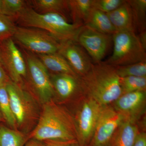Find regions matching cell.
Wrapping results in <instances>:
<instances>
[{"mask_svg": "<svg viewBox=\"0 0 146 146\" xmlns=\"http://www.w3.org/2000/svg\"><path fill=\"white\" fill-rule=\"evenodd\" d=\"M30 137L42 142L77 141L72 113L53 101L44 104L38 123Z\"/></svg>", "mask_w": 146, "mask_h": 146, "instance_id": "6da1fadb", "label": "cell"}, {"mask_svg": "<svg viewBox=\"0 0 146 146\" xmlns=\"http://www.w3.org/2000/svg\"><path fill=\"white\" fill-rule=\"evenodd\" d=\"M80 79L84 94L103 106L112 104L123 94L115 67L105 62L93 63Z\"/></svg>", "mask_w": 146, "mask_h": 146, "instance_id": "7a4b0ae2", "label": "cell"}, {"mask_svg": "<svg viewBox=\"0 0 146 146\" xmlns=\"http://www.w3.org/2000/svg\"><path fill=\"white\" fill-rule=\"evenodd\" d=\"M15 22L19 26L43 30L60 42H76L79 31L83 26L71 23L67 18L58 13H37L29 5L15 19Z\"/></svg>", "mask_w": 146, "mask_h": 146, "instance_id": "3957f363", "label": "cell"}, {"mask_svg": "<svg viewBox=\"0 0 146 146\" xmlns=\"http://www.w3.org/2000/svg\"><path fill=\"white\" fill-rule=\"evenodd\" d=\"M103 106L84 94L78 99L74 118L77 142L80 146H89Z\"/></svg>", "mask_w": 146, "mask_h": 146, "instance_id": "277c9868", "label": "cell"}, {"mask_svg": "<svg viewBox=\"0 0 146 146\" xmlns=\"http://www.w3.org/2000/svg\"><path fill=\"white\" fill-rule=\"evenodd\" d=\"M114 49L106 63L113 66L134 64L146 60V49L133 31L117 32L112 35Z\"/></svg>", "mask_w": 146, "mask_h": 146, "instance_id": "5b68a950", "label": "cell"}, {"mask_svg": "<svg viewBox=\"0 0 146 146\" xmlns=\"http://www.w3.org/2000/svg\"><path fill=\"white\" fill-rule=\"evenodd\" d=\"M13 39L23 49L35 55L58 53L60 42L43 30L17 26Z\"/></svg>", "mask_w": 146, "mask_h": 146, "instance_id": "8992f818", "label": "cell"}, {"mask_svg": "<svg viewBox=\"0 0 146 146\" xmlns=\"http://www.w3.org/2000/svg\"><path fill=\"white\" fill-rule=\"evenodd\" d=\"M26 62L30 85L43 104L52 101L55 96L50 73L36 55L23 49Z\"/></svg>", "mask_w": 146, "mask_h": 146, "instance_id": "52a82bcc", "label": "cell"}, {"mask_svg": "<svg viewBox=\"0 0 146 146\" xmlns=\"http://www.w3.org/2000/svg\"><path fill=\"white\" fill-rule=\"evenodd\" d=\"M0 62L10 80L23 88L27 76L26 62L13 38L0 42Z\"/></svg>", "mask_w": 146, "mask_h": 146, "instance_id": "ba28073f", "label": "cell"}, {"mask_svg": "<svg viewBox=\"0 0 146 146\" xmlns=\"http://www.w3.org/2000/svg\"><path fill=\"white\" fill-rule=\"evenodd\" d=\"M6 87L16 125L24 127L36 116L37 108L35 101L28 91L11 80L7 83Z\"/></svg>", "mask_w": 146, "mask_h": 146, "instance_id": "9c48e42d", "label": "cell"}, {"mask_svg": "<svg viewBox=\"0 0 146 146\" xmlns=\"http://www.w3.org/2000/svg\"><path fill=\"white\" fill-rule=\"evenodd\" d=\"M125 121L122 115L111 105L103 106L89 146H102L109 144L115 131Z\"/></svg>", "mask_w": 146, "mask_h": 146, "instance_id": "30bf717a", "label": "cell"}, {"mask_svg": "<svg viewBox=\"0 0 146 146\" xmlns=\"http://www.w3.org/2000/svg\"><path fill=\"white\" fill-rule=\"evenodd\" d=\"M111 35L103 34L86 25L81 27L76 42L83 48L94 63H99L106 54Z\"/></svg>", "mask_w": 146, "mask_h": 146, "instance_id": "8fae6325", "label": "cell"}, {"mask_svg": "<svg viewBox=\"0 0 146 146\" xmlns=\"http://www.w3.org/2000/svg\"><path fill=\"white\" fill-rule=\"evenodd\" d=\"M111 105L125 121L137 124L146 113V91H136L123 94Z\"/></svg>", "mask_w": 146, "mask_h": 146, "instance_id": "7c38bea8", "label": "cell"}, {"mask_svg": "<svg viewBox=\"0 0 146 146\" xmlns=\"http://www.w3.org/2000/svg\"><path fill=\"white\" fill-rule=\"evenodd\" d=\"M58 53L68 61L79 77L87 74L93 64L92 59L86 51L74 41L60 42Z\"/></svg>", "mask_w": 146, "mask_h": 146, "instance_id": "4fadbf2b", "label": "cell"}, {"mask_svg": "<svg viewBox=\"0 0 146 146\" xmlns=\"http://www.w3.org/2000/svg\"><path fill=\"white\" fill-rule=\"evenodd\" d=\"M55 93L62 100L78 98L83 95L80 77L65 74H50Z\"/></svg>", "mask_w": 146, "mask_h": 146, "instance_id": "5bb4252c", "label": "cell"}, {"mask_svg": "<svg viewBox=\"0 0 146 146\" xmlns=\"http://www.w3.org/2000/svg\"><path fill=\"white\" fill-rule=\"evenodd\" d=\"M106 13L117 32H135L132 11L127 1L115 10Z\"/></svg>", "mask_w": 146, "mask_h": 146, "instance_id": "9a60e30c", "label": "cell"}, {"mask_svg": "<svg viewBox=\"0 0 146 146\" xmlns=\"http://www.w3.org/2000/svg\"><path fill=\"white\" fill-rule=\"evenodd\" d=\"M141 130L137 124L125 121L112 136L110 146H133L137 135Z\"/></svg>", "mask_w": 146, "mask_h": 146, "instance_id": "2e32d148", "label": "cell"}, {"mask_svg": "<svg viewBox=\"0 0 146 146\" xmlns=\"http://www.w3.org/2000/svg\"><path fill=\"white\" fill-rule=\"evenodd\" d=\"M31 7L41 14L57 13L68 19L70 15L68 0H32L27 1Z\"/></svg>", "mask_w": 146, "mask_h": 146, "instance_id": "e0dca14e", "label": "cell"}, {"mask_svg": "<svg viewBox=\"0 0 146 146\" xmlns=\"http://www.w3.org/2000/svg\"><path fill=\"white\" fill-rule=\"evenodd\" d=\"M49 72L52 74H65L79 77L64 57L58 53L36 55Z\"/></svg>", "mask_w": 146, "mask_h": 146, "instance_id": "ac0fdd59", "label": "cell"}, {"mask_svg": "<svg viewBox=\"0 0 146 146\" xmlns=\"http://www.w3.org/2000/svg\"><path fill=\"white\" fill-rule=\"evenodd\" d=\"M108 35L117 32L106 13L92 7L85 25Z\"/></svg>", "mask_w": 146, "mask_h": 146, "instance_id": "d6986e66", "label": "cell"}, {"mask_svg": "<svg viewBox=\"0 0 146 146\" xmlns=\"http://www.w3.org/2000/svg\"><path fill=\"white\" fill-rule=\"evenodd\" d=\"M92 0H69L70 16L72 23L85 25L92 8Z\"/></svg>", "mask_w": 146, "mask_h": 146, "instance_id": "ffe728a7", "label": "cell"}, {"mask_svg": "<svg viewBox=\"0 0 146 146\" xmlns=\"http://www.w3.org/2000/svg\"><path fill=\"white\" fill-rule=\"evenodd\" d=\"M133 16L134 29L136 34L146 31V0H128Z\"/></svg>", "mask_w": 146, "mask_h": 146, "instance_id": "44dd1931", "label": "cell"}, {"mask_svg": "<svg viewBox=\"0 0 146 146\" xmlns=\"http://www.w3.org/2000/svg\"><path fill=\"white\" fill-rule=\"evenodd\" d=\"M25 142L24 134L20 131L0 125V146H24Z\"/></svg>", "mask_w": 146, "mask_h": 146, "instance_id": "7402d4cb", "label": "cell"}, {"mask_svg": "<svg viewBox=\"0 0 146 146\" xmlns=\"http://www.w3.org/2000/svg\"><path fill=\"white\" fill-rule=\"evenodd\" d=\"M7 82L0 83V112L9 125L14 129L17 125L11 108L6 87Z\"/></svg>", "mask_w": 146, "mask_h": 146, "instance_id": "603a6c76", "label": "cell"}, {"mask_svg": "<svg viewBox=\"0 0 146 146\" xmlns=\"http://www.w3.org/2000/svg\"><path fill=\"white\" fill-rule=\"evenodd\" d=\"M114 67L120 78L146 77V60L134 64Z\"/></svg>", "mask_w": 146, "mask_h": 146, "instance_id": "cb8c5ba5", "label": "cell"}, {"mask_svg": "<svg viewBox=\"0 0 146 146\" xmlns=\"http://www.w3.org/2000/svg\"><path fill=\"white\" fill-rule=\"evenodd\" d=\"M120 84L123 94L136 91H146V77L120 78Z\"/></svg>", "mask_w": 146, "mask_h": 146, "instance_id": "d4e9b609", "label": "cell"}, {"mask_svg": "<svg viewBox=\"0 0 146 146\" xmlns=\"http://www.w3.org/2000/svg\"><path fill=\"white\" fill-rule=\"evenodd\" d=\"M4 15L15 19L29 6L27 1L3 0Z\"/></svg>", "mask_w": 146, "mask_h": 146, "instance_id": "484cf974", "label": "cell"}, {"mask_svg": "<svg viewBox=\"0 0 146 146\" xmlns=\"http://www.w3.org/2000/svg\"><path fill=\"white\" fill-rule=\"evenodd\" d=\"M17 26L13 18L0 14V42L13 38Z\"/></svg>", "mask_w": 146, "mask_h": 146, "instance_id": "4316f807", "label": "cell"}, {"mask_svg": "<svg viewBox=\"0 0 146 146\" xmlns=\"http://www.w3.org/2000/svg\"><path fill=\"white\" fill-rule=\"evenodd\" d=\"M125 0H92V7L108 13L119 7L125 2Z\"/></svg>", "mask_w": 146, "mask_h": 146, "instance_id": "83f0119b", "label": "cell"}, {"mask_svg": "<svg viewBox=\"0 0 146 146\" xmlns=\"http://www.w3.org/2000/svg\"><path fill=\"white\" fill-rule=\"evenodd\" d=\"M133 146H146V133L141 131L138 133Z\"/></svg>", "mask_w": 146, "mask_h": 146, "instance_id": "f1b7e54d", "label": "cell"}, {"mask_svg": "<svg viewBox=\"0 0 146 146\" xmlns=\"http://www.w3.org/2000/svg\"><path fill=\"white\" fill-rule=\"evenodd\" d=\"M43 142L46 146H71L72 144L74 143L51 141H46Z\"/></svg>", "mask_w": 146, "mask_h": 146, "instance_id": "f546056e", "label": "cell"}, {"mask_svg": "<svg viewBox=\"0 0 146 146\" xmlns=\"http://www.w3.org/2000/svg\"><path fill=\"white\" fill-rule=\"evenodd\" d=\"M10 80L3 65L0 62V83L8 82Z\"/></svg>", "mask_w": 146, "mask_h": 146, "instance_id": "4dcf8cb0", "label": "cell"}, {"mask_svg": "<svg viewBox=\"0 0 146 146\" xmlns=\"http://www.w3.org/2000/svg\"><path fill=\"white\" fill-rule=\"evenodd\" d=\"M25 146H46L44 143L42 141H37L35 139H31L27 143L25 144Z\"/></svg>", "mask_w": 146, "mask_h": 146, "instance_id": "1f68e13d", "label": "cell"}, {"mask_svg": "<svg viewBox=\"0 0 146 146\" xmlns=\"http://www.w3.org/2000/svg\"><path fill=\"white\" fill-rule=\"evenodd\" d=\"M143 46L146 49V31L137 34Z\"/></svg>", "mask_w": 146, "mask_h": 146, "instance_id": "d6a6232c", "label": "cell"}, {"mask_svg": "<svg viewBox=\"0 0 146 146\" xmlns=\"http://www.w3.org/2000/svg\"><path fill=\"white\" fill-rule=\"evenodd\" d=\"M0 14L4 15L3 1L0 0Z\"/></svg>", "mask_w": 146, "mask_h": 146, "instance_id": "836d02e7", "label": "cell"}, {"mask_svg": "<svg viewBox=\"0 0 146 146\" xmlns=\"http://www.w3.org/2000/svg\"><path fill=\"white\" fill-rule=\"evenodd\" d=\"M71 146H80L77 141L74 142L72 144Z\"/></svg>", "mask_w": 146, "mask_h": 146, "instance_id": "e575fe53", "label": "cell"}, {"mask_svg": "<svg viewBox=\"0 0 146 146\" xmlns=\"http://www.w3.org/2000/svg\"><path fill=\"white\" fill-rule=\"evenodd\" d=\"M2 117V116L1 114V112H0V121L1 120Z\"/></svg>", "mask_w": 146, "mask_h": 146, "instance_id": "d590c367", "label": "cell"}, {"mask_svg": "<svg viewBox=\"0 0 146 146\" xmlns=\"http://www.w3.org/2000/svg\"><path fill=\"white\" fill-rule=\"evenodd\" d=\"M102 146H110V144L109 143L107 144V145H104Z\"/></svg>", "mask_w": 146, "mask_h": 146, "instance_id": "8d00e7d4", "label": "cell"}]
</instances>
